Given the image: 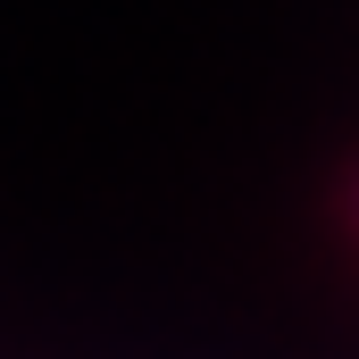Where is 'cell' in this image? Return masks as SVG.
<instances>
[{"mask_svg":"<svg viewBox=\"0 0 359 359\" xmlns=\"http://www.w3.org/2000/svg\"><path fill=\"white\" fill-rule=\"evenodd\" d=\"M351 226H359V176H351Z\"/></svg>","mask_w":359,"mask_h":359,"instance_id":"1","label":"cell"}]
</instances>
